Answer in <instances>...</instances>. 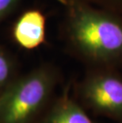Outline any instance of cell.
Masks as SVG:
<instances>
[{"mask_svg":"<svg viewBox=\"0 0 122 123\" xmlns=\"http://www.w3.org/2000/svg\"><path fill=\"white\" fill-rule=\"evenodd\" d=\"M12 58L0 47V93L15 79Z\"/></svg>","mask_w":122,"mask_h":123,"instance_id":"8992f818","label":"cell"},{"mask_svg":"<svg viewBox=\"0 0 122 123\" xmlns=\"http://www.w3.org/2000/svg\"><path fill=\"white\" fill-rule=\"evenodd\" d=\"M68 34L75 48L93 61L122 56V24L111 15L89 6H70Z\"/></svg>","mask_w":122,"mask_h":123,"instance_id":"6da1fadb","label":"cell"},{"mask_svg":"<svg viewBox=\"0 0 122 123\" xmlns=\"http://www.w3.org/2000/svg\"><path fill=\"white\" fill-rule=\"evenodd\" d=\"M22 0H0V23L17 6Z\"/></svg>","mask_w":122,"mask_h":123,"instance_id":"ba28073f","label":"cell"},{"mask_svg":"<svg viewBox=\"0 0 122 123\" xmlns=\"http://www.w3.org/2000/svg\"><path fill=\"white\" fill-rule=\"evenodd\" d=\"M39 123H95L79 104L67 95L57 100Z\"/></svg>","mask_w":122,"mask_h":123,"instance_id":"5b68a950","label":"cell"},{"mask_svg":"<svg viewBox=\"0 0 122 123\" xmlns=\"http://www.w3.org/2000/svg\"><path fill=\"white\" fill-rule=\"evenodd\" d=\"M45 17L40 10H26L14 23L13 37L22 48L34 49L45 42Z\"/></svg>","mask_w":122,"mask_h":123,"instance_id":"277c9868","label":"cell"},{"mask_svg":"<svg viewBox=\"0 0 122 123\" xmlns=\"http://www.w3.org/2000/svg\"><path fill=\"white\" fill-rule=\"evenodd\" d=\"M82 101L98 114L122 121V80L110 73L87 77L80 88Z\"/></svg>","mask_w":122,"mask_h":123,"instance_id":"3957f363","label":"cell"},{"mask_svg":"<svg viewBox=\"0 0 122 123\" xmlns=\"http://www.w3.org/2000/svg\"><path fill=\"white\" fill-rule=\"evenodd\" d=\"M67 6H71L75 5H85L90 3L97 4L98 6L106 7L108 9H115L122 10V0H59Z\"/></svg>","mask_w":122,"mask_h":123,"instance_id":"52a82bcc","label":"cell"},{"mask_svg":"<svg viewBox=\"0 0 122 123\" xmlns=\"http://www.w3.org/2000/svg\"><path fill=\"white\" fill-rule=\"evenodd\" d=\"M56 82V70L46 65L15 78L0 93V123H34Z\"/></svg>","mask_w":122,"mask_h":123,"instance_id":"7a4b0ae2","label":"cell"}]
</instances>
